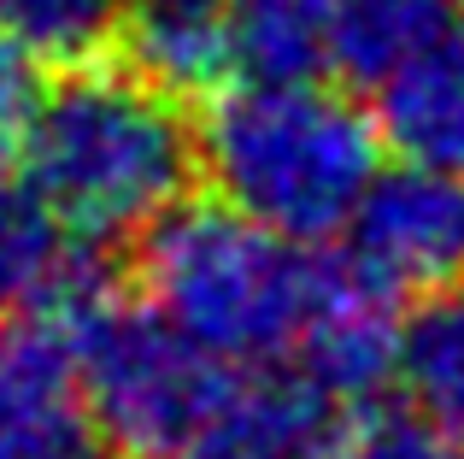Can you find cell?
I'll return each mask as SVG.
<instances>
[{
	"label": "cell",
	"mask_w": 464,
	"mask_h": 459,
	"mask_svg": "<svg viewBox=\"0 0 464 459\" xmlns=\"http://www.w3.org/2000/svg\"><path fill=\"white\" fill-rule=\"evenodd\" d=\"M18 165L65 236L118 253L153 212L200 183V130L194 106L112 54H94L53 65L35 89Z\"/></svg>",
	"instance_id": "cell-1"
},
{
	"label": "cell",
	"mask_w": 464,
	"mask_h": 459,
	"mask_svg": "<svg viewBox=\"0 0 464 459\" xmlns=\"http://www.w3.org/2000/svg\"><path fill=\"white\" fill-rule=\"evenodd\" d=\"M124 0H0V35L35 65H77L112 47Z\"/></svg>",
	"instance_id": "cell-13"
},
{
	"label": "cell",
	"mask_w": 464,
	"mask_h": 459,
	"mask_svg": "<svg viewBox=\"0 0 464 459\" xmlns=\"http://www.w3.org/2000/svg\"><path fill=\"white\" fill-rule=\"evenodd\" d=\"M347 253L400 300L464 283V177L430 165H388L347 219Z\"/></svg>",
	"instance_id": "cell-6"
},
{
	"label": "cell",
	"mask_w": 464,
	"mask_h": 459,
	"mask_svg": "<svg viewBox=\"0 0 464 459\" xmlns=\"http://www.w3.org/2000/svg\"><path fill=\"white\" fill-rule=\"evenodd\" d=\"M347 418L288 359H218L170 459H329Z\"/></svg>",
	"instance_id": "cell-4"
},
{
	"label": "cell",
	"mask_w": 464,
	"mask_h": 459,
	"mask_svg": "<svg viewBox=\"0 0 464 459\" xmlns=\"http://www.w3.org/2000/svg\"><path fill=\"white\" fill-rule=\"evenodd\" d=\"M459 12H464V0H335L329 71L371 89L411 47H423L435 30H447Z\"/></svg>",
	"instance_id": "cell-12"
},
{
	"label": "cell",
	"mask_w": 464,
	"mask_h": 459,
	"mask_svg": "<svg viewBox=\"0 0 464 459\" xmlns=\"http://www.w3.org/2000/svg\"><path fill=\"white\" fill-rule=\"evenodd\" d=\"M0 459H112L82 395L77 336L42 300L0 318Z\"/></svg>",
	"instance_id": "cell-5"
},
{
	"label": "cell",
	"mask_w": 464,
	"mask_h": 459,
	"mask_svg": "<svg viewBox=\"0 0 464 459\" xmlns=\"http://www.w3.org/2000/svg\"><path fill=\"white\" fill-rule=\"evenodd\" d=\"M335 0H229V54L247 83H317Z\"/></svg>",
	"instance_id": "cell-11"
},
{
	"label": "cell",
	"mask_w": 464,
	"mask_h": 459,
	"mask_svg": "<svg viewBox=\"0 0 464 459\" xmlns=\"http://www.w3.org/2000/svg\"><path fill=\"white\" fill-rule=\"evenodd\" d=\"M106 54L200 112L236 77L229 0H124Z\"/></svg>",
	"instance_id": "cell-8"
},
{
	"label": "cell",
	"mask_w": 464,
	"mask_h": 459,
	"mask_svg": "<svg viewBox=\"0 0 464 459\" xmlns=\"http://www.w3.org/2000/svg\"><path fill=\"white\" fill-rule=\"evenodd\" d=\"M376 89V136L400 160L464 177V12L411 47Z\"/></svg>",
	"instance_id": "cell-9"
},
{
	"label": "cell",
	"mask_w": 464,
	"mask_h": 459,
	"mask_svg": "<svg viewBox=\"0 0 464 459\" xmlns=\"http://www.w3.org/2000/svg\"><path fill=\"white\" fill-rule=\"evenodd\" d=\"M394 383L423 425L464 448V283L423 295V307L400 324Z\"/></svg>",
	"instance_id": "cell-10"
},
{
	"label": "cell",
	"mask_w": 464,
	"mask_h": 459,
	"mask_svg": "<svg viewBox=\"0 0 464 459\" xmlns=\"http://www.w3.org/2000/svg\"><path fill=\"white\" fill-rule=\"evenodd\" d=\"M400 295L376 283L353 253H317L312 300L295 330L288 366H300L341 406H364L394 383L400 359Z\"/></svg>",
	"instance_id": "cell-7"
},
{
	"label": "cell",
	"mask_w": 464,
	"mask_h": 459,
	"mask_svg": "<svg viewBox=\"0 0 464 459\" xmlns=\"http://www.w3.org/2000/svg\"><path fill=\"white\" fill-rule=\"evenodd\" d=\"M329 459H464V448L453 436H441L435 425H423L411 406H382L364 401L353 406L341 448Z\"/></svg>",
	"instance_id": "cell-15"
},
{
	"label": "cell",
	"mask_w": 464,
	"mask_h": 459,
	"mask_svg": "<svg viewBox=\"0 0 464 459\" xmlns=\"http://www.w3.org/2000/svg\"><path fill=\"white\" fill-rule=\"evenodd\" d=\"M200 177L212 195L271 224L288 241L341 236L382 171V136L371 112L317 83H241L194 112Z\"/></svg>",
	"instance_id": "cell-2"
},
{
	"label": "cell",
	"mask_w": 464,
	"mask_h": 459,
	"mask_svg": "<svg viewBox=\"0 0 464 459\" xmlns=\"http://www.w3.org/2000/svg\"><path fill=\"white\" fill-rule=\"evenodd\" d=\"M35 89H42V65L0 35V177H6L12 165H18V153H24V130H30V112H35Z\"/></svg>",
	"instance_id": "cell-16"
},
{
	"label": "cell",
	"mask_w": 464,
	"mask_h": 459,
	"mask_svg": "<svg viewBox=\"0 0 464 459\" xmlns=\"http://www.w3.org/2000/svg\"><path fill=\"white\" fill-rule=\"evenodd\" d=\"M65 259V230L42 207L35 189H12L0 177V318L18 312Z\"/></svg>",
	"instance_id": "cell-14"
},
{
	"label": "cell",
	"mask_w": 464,
	"mask_h": 459,
	"mask_svg": "<svg viewBox=\"0 0 464 459\" xmlns=\"http://www.w3.org/2000/svg\"><path fill=\"white\" fill-rule=\"evenodd\" d=\"M141 300L218 359H288L317 253L224 195H182L118 248Z\"/></svg>",
	"instance_id": "cell-3"
}]
</instances>
